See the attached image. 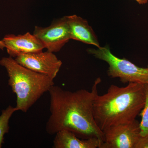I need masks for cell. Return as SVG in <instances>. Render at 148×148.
Here are the masks:
<instances>
[{"label":"cell","instance_id":"6da1fadb","mask_svg":"<svg viewBox=\"0 0 148 148\" xmlns=\"http://www.w3.org/2000/svg\"><path fill=\"white\" fill-rule=\"evenodd\" d=\"M101 82L100 78L97 79L90 91L82 89L71 91L52 86L48 91L50 115L46 124L48 134L55 135L65 130L81 139L97 138L103 142V131L96 124L93 112V102Z\"/></svg>","mask_w":148,"mask_h":148},{"label":"cell","instance_id":"7a4b0ae2","mask_svg":"<svg viewBox=\"0 0 148 148\" xmlns=\"http://www.w3.org/2000/svg\"><path fill=\"white\" fill-rule=\"evenodd\" d=\"M145 84L130 83L126 86L111 85L107 92L95 97L94 117L102 131L108 127L136 119L145 105Z\"/></svg>","mask_w":148,"mask_h":148},{"label":"cell","instance_id":"3957f363","mask_svg":"<svg viewBox=\"0 0 148 148\" xmlns=\"http://www.w3.org/2000/svg\"><path fill=\"white\" fill-rule=\"evenodd\" d=\"M0 65L6 70L9 85L16 95L17 111L27 112L54 85L53 79L25 68L10 56L2 58Z\"/></svg>","mask_w":148,"mask_h":148},{"label":"cell","instance_id":"277c9868","mask_svg":"<svg viewBox=\"0 0 148 148\" xmlns=\"http://www.w3.org/2000/svg\"><path fill=\"white\" fill-rule=\"evenodd\" d=\"M87 51L95 58L108 63V74L110 77L119 78L123 83H148V68L138 67L125 58L116 57L112 53L108 46L97 49H89Z\"/></svg>","mask_w":148,"mask_h":148},{"label":"cell","instance_id":"5b68a950","mask_svg":"<svg viewBox=\"0 0 148 148\" xmlns=\"http://www.w3.org/2000/svg\"><path fill=\"white\" fill-rule=\"evenodd\" d=\"M100 148H135L140 136V122L132 121L114 125L103 130Z\"/></svg>","mask_w":148,"mask_h":148},{"label":"cell","instance_id":"8992f818","mask_svg":"<svg viewBox=\"0 0 148 148\" xmlns=\"http://www.w3.org/2000/svg\"><path fill=\"white\" fill-rule=\"evenodd\" d=\"M34 35L40 41L45 49L50 52H58L71 39L66 16L54 21L46 27L36 26Z\"/></svg>","mask_w":148,"mask_h":148},{"label":"cell","instance_id":"52a82bcc","mask_svg":"<svg viewBox=\"0 0 148 148\" xmlns=\"http://www.w3.org/2000/svg\"><path fill=\"white\" fill-rule=\"evenodd\" d=\"M21 66L54 79L60 71L62 62L53 53L47 51L18 55L14 58Z\"/></svg>","mask_w":148,"mask_h":148},{"label":"cell","instance_id":"ba28073f","mask_svg":"<svg viewBox=\"0 0 148 148\" xmlns=\"http://www.w3.org/2000/svg\"><path fill=\"white\" fill-rule=\"evenodd\" d=\"M10 56L14 58L21 54L42 51V43L34 34L27 32L24 34H8L2 40Z\"/></svg>","mask_w":148,"mask_h":148},{"label":"cell","instance_id":"9c48e42d","mask_svg":"<svg viewBox=\"0 0 148 148\" xmlns=\"http://www.w3.org/2000/svg\"><path fill=\"white\" fill-rule=\"evenodd\" d=\"M66 16L71 39L101 47L97 37L86 20L76 15Z\"/></svg>","mask_w":148,"mask_h":148},{"label":"cell","instance_id":"30bf717a","mask_svg":"<svg viewBox=\"0 0 148 148\" xmlns=\"http://www.w3.org/2000/svg\"><path fill=\"white\" fill-rule=\"evenodd\" d=\"M54 148H100L103 141L97 138L82 139L69 130H60L55 134Z\"/></svg>","mask_w":148,"mask_h":148},{"label":"cell","instance_id":"8fae6325","mask_svg":"<svg viewBox=\"0 0 148 148\" xmlns=\"http://www.w3.org/2000/svg\"><path fill=\"white\" fill-rule=\"evenodd\" d=\"M16 111H17L16 108L10 106L2 111L1 114L0 115V148L2 147L4 143L5 135L8 133L9 130L10 119Z\"/></svg>","mask_w":148,"mask_h":148},{"label":"cell","instance_id":"7c38bea8","mask_svg":"<svg viewBox=\"0 0 148 148\" xmlns=\"http://www.w3.org/2000/svg\"><path fill=\"white\" fill-rule=\"evenodd\" d=\"M145 105L140 115L141 120L140 122V135L142 137L148 135V84H145Z\"/></svg>","mask_w":148,"mask_h":148},{"label":"cell","instance_id":"4fadbf2b","mask_svg":"<svg viewBox=\"0 0 148 148\" xmlns=\"http://www.w3.org/2000/svg\"><path fill=\"white\" fill-rule=\"evenodd\" d=\"M135 148H148V135L145 137L140 136Z\"/></svg>","mask_w":148,"mask_h":148},{"label":"cell","instance_id":"5bb4252c","mask_svg":"<svg viewBox=\"0 0 148 148\" xmlns=\"http://www.w3.org/2000/svg\"><path fill=\"white\" fill-rule=\"evenodd\" d=\"M134 1H136L140 4L142 5L145 4L147 3L148 1V0H134Z\"/></svg>","mask_w":148,"mask_h":148},{"label":"cell","instance_id":"9a60e30c","mask_svg":"<svg viewBox=\"0 0 148 148\" xmlns=\"http://www.w3.org/2000/svg\"><path fill=\"white\" fill-rule=\"evenodd\" d=\"M5 48V46L4 44L2 41V40H0V49L1 50H3Z\"/></svg>","mask_w":148,"mask_h":148},{"label":"cell","instance_id":"2e32d148","mask_svg":"<svg viewBox=\"0 0 148 148\" xmlns=\"http://www.w3.org/2000/svg\"><path fill=\"white\" fill-rule=\"evenodd\" d=\"M147 68H148V66H147ZM147 84H148V83H147Z\"/></svg>","mask_w":148,"mask_h":148}]
</instances>
